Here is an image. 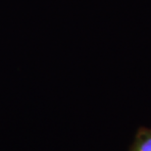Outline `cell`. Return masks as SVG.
I'll return each mask as SVG.
<instances>
[{
    "instance_id": "obj_1",
    "label": "cell",
    "mask_w": 151,
    "mask_h": 151,
    "mask_svg": "<svg viewBox=\"0 0 151 151\" xmlns=\"http://www.w3.org/2000/svg\"><path fill=\"white\" fill-rule=\"evenodd\" d=\"M129 151H151V128L137 129Z\"/></svg>"
}]
</instances>
